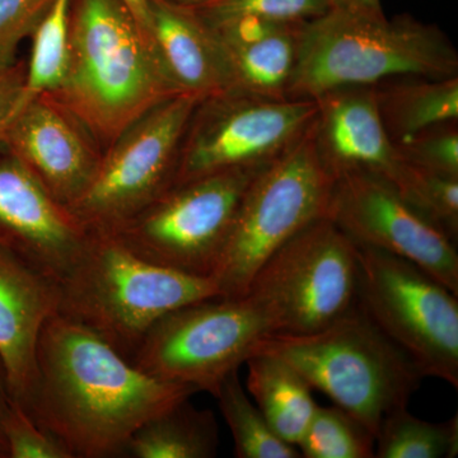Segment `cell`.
I'll return each instance as SVG.
<instances>
[{
    "mask_svg": "<svg viewBox=\"0 0 458 458\" xmlns=\"http://www.w3.org/2000/svg\"><path fill=\"white\" fill-rule=\"evenodd\" d=\"M315 101L313 141L328 174L335 179L367 171L393 179L403 159L382 123L375 86L328 90Z\"/></svg>",
    "mask_w": 458,
    "mask_h": 458,
    "instance_id": "cell-16",
    "label": "cell"
},
{
    "mask_svg": "<svg viewBox=\"0 0 458 458\" xmlns=\"http://www.w3.org/2000/svg\"><path fill=\"white\" fill-rule=\"evenodd\" d=\"M57 310L131 360L150 327L185 304L221 297L212 276L143 260L106 231L89 232L57 283Z\"/></svg>",
    "mask_w": 458,
    "mask_h": 458,
    "instance_id": "cell-4",
    "label": "cell"
},
{
    "mask_svg": "<svg viewBox=\"0 0 458 458\" xmlns=\"http://www.w3.org/2000/svg\"><path fill=\"white\" fill-rule=\"evenodd\" d=\"M69 9L71 0H54L32 35L23 104L33 96L55 89L62 81L68 57Z\"/></svg>",
    "mask_w": 458,
    "mask_h": 458,
    "instance_id": "cell-27",
    "label": "cell"
},
{
    "mask_svg": "<svg viewBox=\"0 0 458 458\" xmlns=\"http://www.w3.org/2000/svg\"><path fill=\"white\" fill-rule=\"evenodd\" d=\"M165 2L180 5V7L197 8L201 7V5L208 4V3H212L214 0H165Z\"/></svg>",
    "mask_w": 458,
    "mask_h": 458,
    "instance_id": "cell-36",
    "label": "cell"
},
{
    "mask_svg": "<svg viewBox=\"0 0 458 458\" xmlns=\"http://www.w3.org/2000/svg\"><path fill=\"white\" fill-rule=\"evenodd\" d=\"M234 442L238 458H298L300 451L276 436L241 384L238 370L229 373L216 396Z\"/></svg>",
    "mask_w": 458,
    "mask_h": 458,
    "instance_id": "cell-23",
    "label": "cell"
},
{
    "mask_svg": "<svg viewBox=\"0 0 458 458\" xmlns=\"http://www.w3.org/2000/svg\"><path fill=\"white\" fill-rule=\"evenodd\" d=\"M148 2L150 38L177 89L198 98L233 89L227 55L213 30L190 8Z\"/></svg>",
    "mask_w": 458,
    "mask_h": 458,
    "instance_id": "cell-18",
    "label": "cell"
},
{
    "mask_svg": "<svg viewBox=\"0 0 458 458\" xmlns=\"http://www.w3.org/2000/svg\"><path fill=\"white\" fill-rule=\"evenodd\" d=\"M245 364L252 401L276 436L297 447L318 408L312 388L297 370L273 355L256 352Z\"/></svg>",
    "mask_w": 458,
    "mask_h": 458,
    "instance_id": "cell-21",
    "label": "cell"
},
{
    "mask_svg": "<svg viewBox=\"0 0 458 458\" xmlns=\"http://www.w3.org/2000/svg\"><path fill=\"white\" fill-rule=\"evenodd\" d=\"M327 216L357 245L411 262L458 295L454 241L401 197L386 177L367 171L339 174L334 179Z\"/></svg>",
    "mask_w": 458,
    "mask_h": 458,
    "instance_id": "cell-13",
    "label": "cell"
},
{
    "mask_svg": "<svg viewBox=\"0 0 458 458\" xmlns=\"http://www.w3.org/2000/svg\"><path fill=\"white\" fill-rule=\"evenodd\" d=\"M246 295L269 316L274 334L321 330L357 303V243L322 216L267 259Z\"/></svg>",
    "mask_w": 458,
    "mask_h": 458,
    "instance_id": "cell-9",
    "label": "cell"
},
{
    "mask_svg": "<svg viewBox=\"0 0 458 458\" xmlns=\"http://www.w3.org/2000/svg\"><path fill=\"white\" fill-rule=\"evenodd\" d=\"M388 181L414 209L456 242L458 176L424 170L403 161Z\"/></svg>",
    "mask_w": 458,
    "mask_h": 458,
    "instance_id": "cell-26",
    "label": "cell"
},
{
    "mask_svg": "<svg viewBox=\"0 0 458 458\" xmlns=\"http://www.w3.org/2000/svg\"><path fill=\"white\" fill-rule=\"evenodd\" d=\"M302 23H276L243 40L219 42L227 55L233 89L267 98H286Z\"/></svg>",
    "mask_w": 458,
    "mask_h": 458,
    "instance_id": "cell-19",
    "label": "cell"
},
{
    "mask_svg": "<svg viewBox=\"0 0 458 458\" xmlns=\"http://www.w3.org/2000/svg\"><path fill=\"white\" fill-rule=\"evenodd\" d=\"M0 144L65 208L89 189L104 153L89 129L49 92L27 99Z\"/></svg>",
    "mask_w": 458,
    "mask_h": 458,
    "instance_id": "cell-14",
    "label": "cell"
},
{
    "mask_svg": "<svg viewBox=\"0 0 458 458\" xmlns=\"http://www.w3.org/2000/svg\"><path fill=\"white\" fill-rule=\"evenodd\" d=\"M199 99L180 95L157 105L104 150L89 189L68 208L87 232L119 227L174 185L181 141Z\"/></svg>",
    "mask_w": 458,
    "mask_h": 458,
    "instance_id": "cell-12",
    "label": "cell"
},
{
    "mask_svg": "<svg viewBox=\"0 0 458 458\" xmlns=\"http://www.w3.org/2000/svg\"><path fill=\"white\" fill-rule=\"evenodd\" d=\"M458 454L457 415L430 423L410 414L408 408L386 415L376 434L377 458H454Z\"/></svg>",
    "mask_w": 458,
    "mask_h": 458,
    "instance_id": "cell-24",
    "label": "cell"
},
{
    "mask_svg": "<svg viewBox=\"0 0 458 458\" xmlns=\"http://www.w3.org/2000/svg\"><path fill=\"white\" fill-rule=\"evenodd\" d=\"M316 113L315 99L267 98L238 89L199 99L181 141L174 185L269 165L309 131Z\"/></svg>",
    "mask_w": 458,
    "mask_h": 458,
    "instance_id": "cell-11",
    "label": "cell"
},
{
    "mask_svg": "<svg viewBox=\"0 0 458 458\" xmlns=\"http://www.w3.org/2000/svg\"><path fill=\"white\" fill-rule=\"evenodd\" d=\"M54 0H0V69L17 62L18 49L49 11Z\"/></svg>",
    "mask_w": 458,
    "mask_h": 458,
    "instance_id": "cell-31",
    "label": "cell"
},
{
    "mask_svg": "<svg viewBox=\"0 0 458 458\" xmlns=\"http://www.w3.org/2000/svg\"><path fill=\"white\" fill-rule=\"evenodd\" d=\"M11 405V396H9L7 385H5L4 375H3L2 366H0V458H8L7 442L4 437V420Z\"/></svg>",
    "mask_w": 458,
    "mask_h": 458,
    "instance_id": "cell-34",
    "label": "cell"
},
{
    "mask_svg": "<svg viewBox=\"0 0 458 458\" xmlns=\"http://www.w3.org/2000/svg\"><path fill=\"white\" fill-rule=\"evenodd\" d=\"M270 334L273 322L254 298L214 297L159 318L131 361L158 381L216 396L225 377L245 364Z\"/></svg>",
    "mask_w": 458,
    "mask_h": 458,
    "instance_id": "cell-7",
    "label": "cell"
},
{
    "mask_svg": "<svg viewBox=\"0 0 458 458\" xmlns=\"http://www.w3.org/2000/svg\"><path fill=\"white\" fill-rule=\"evenodd\" d=\"M3 429L8 458H73L55 437L45 432L26 410L12 399Z\"/></svg>",
    "mask_w": 458,
    "mask_h": 458,
    "instance_id": "cell-30",
    "label": "cell"
},
{
    "mask_svg": "<svg viewBox=\"0 0 458 458\" xmlns=\"http://www.w3.org/2000/svg\"><path fill=\"white\" fill-rule=\"evenodd\" d=\"M358 246L357 303L424 377L458 387V295L411 262Z\"/></svg>",
    "mask_w": 458,
    "mask_h": 458,
    "instance_id": "cell-10",
    "label": "cell"
},
{
    "mask_svg": "<svg viewBox=\"0 0 458 458\" xmlns=\"http://www.w3.org/2000/svg\"><path fill=\"white\" fill-rule=\"evenodd\" d=\"M36 363L25 410L73 458L126 456L132 434L144 423L199 393L146 375L59 313L42 327Z\"/></svg>",
    "mask_w": 458,
    "mask_h": 458,
    "instance_id": "cell-1",
    "label": "cell"
},
{
    "mask_svg": "<svg viewBox=\"0 0 458 458\" xmlns=\"http://www.w3.org/2000/svg\"><path fill=\"white\" fill-rule=\"evenodd\" d=\"M458 75V53L438 27L410 16L394 20L328 11L302 23L288 99H316L344 87L403 77Z\"/></svg>",
    "mask_w": 458,
    "mask_h": 458,
    "instance_id": "cell-3",
    "label": "cell"
},
{
    "mask_svg": "<svg viewBox=\"0 0 458 458\" xmlns=\"http://www.w3.org/2000/svg\"><path fill=\"white\" fill-rule=\"evenodd\" d=\"M330 11L370 18L385 17L381 0H327Z\"/></svg>",
    "mask_w": 458,
    "mask_h": 458,
    "instance_id": "cell-33",
    "label": "cell"
},
{
    "mask_svg": "<svg viewBox=\"0 0 458 458\" xmlns=\"http://www.w3.org/2000/svg\"><path fill=\"white\" fill-rule=\"evenodd\" d=\"M306 458H373L376 436L339 406H318L298 443Z\"/></svg>",
    "mask_w": 458,
    "mask_h": 458,
    "instance_id": "cell-25",
    "label": "cell"
},
{
    "mask_svg": "<svg viewBox=\"0 0 458 458\" xmlns=\"http://www.w3.org/2000/svg\"><path fill=\"white\" fill-rule=\"evenodd\" d=\"M181 401L140 428L126 447L134 458H212L219 445L218 424L210 410Z\"/></svg>",
    "mask_w": 458,
    "mask_h": 458,
    "instance_id": "cell-22",
    "label": "cell"
},
{
    "mask_svg": "<svg viewBox=\"0 0 458 458\" xmlns=\"http://www.w3.org/2000/svg\"><path fill=\"white\" fill-rule=\"evenodd\" d=\"M126 8L131 11L138 25L150 38L149 32V2L148 0H122Z\"/></svg>",
    "mask_w": 458,
    "mask_h": 458,
    "instance_id": "cell-35",
    "label": "cell"
},
{
    "mask_svg": "<svg viewBox=\"0 0 458 458\" xmlns=\"http://www.w3.org/2000/svg\"><path fill=\"white\" fill-rule=\"evenodd\" d=\"M333 183L334 177L319 161L311 123L247 188L212 276L221 297L246 295L267 259L307 225L327 216Z\"/></svg>",
    "mask_w": 458,
    "mask_h": 458,
    "instance_id": "cell-6",
    "label": "cell"
},
{
    "mask_svg": "<svg viewBox=\"0 0 458 458\" xmlns=\"http://www.w3.org/2000/svg\"><path fill=\"white\" fill-rule=\"evenodd\" d=\"M265 165L171 186L146 209L106 232L143 260L189 276H213L246 190Z\"/></svg>",
    "mask_w": 458,
    "mask_h": 458,
    "instance_id": "cell-8",
    "label": "cell"
},
{
    "mask_svg": "<svg viewBox=\"0 0 458 458\" xmlns=\"http://www.w3.org/2000/svg\"><path fill=\"white\" fill-rule=\"evenodd\" d=\"M27 62L18 59L13 65L0 69V141L23 105Z\"/></svg>",
    "mask_w": 458,
    "mask_h": 458,
    "instance_id": "cell-32",
    "label": "cell"
},
{
    "mask_svg": "<svg viewBox=\"0 0 458 458\" xmlns=\"http://www.w3.org/2000/svg\"><path fill=\"white\" fill-rule=\"evenodd\" d=\"M56 310V283L0 250V366L9 396L23 409L35 386L42 327Z\"/></svg>",
    "mask_w": 458,
    "mask_h": 458,
    "instance_id": "cell-17",
    "label": "cell"
},
{
    "mask_svg": "<svg viewBox=\"0 0 458 458\" xmlns=\"http://www.w3.org/2000/svg\"><path fill=\"white\" fill-rule=\"evenodd\" d=\"M89 232L0 144V250L55 282L77 260Z\"/></svg>",
    "mask_w": 458,
    "mask_h": 458,
    "instance_id": "cell-15",
    "label": "cell"
},
{
    "mask_svg": "<svg viewBox=\"0 0 458 458\" xmlns=\"http://www.w3.org/2000/svg\"><path fill=\"white\" fill-rule=\"evenodd\" d=\"M375 89L382 123L394 143L438 123L458 122V75L394 78Z\"/></svg>",
    "mask_w": 458,
    "mask_h": 458,
    "instance_id": "cell-20",
    "label": "cell"
},
{
    "mask_svg": "<svg viewBox=\"0 0 458 458\" xmlns=\"http://www.w3.org/2000/svg\"><path fill=\"white\" fill-rule=\"evenodd\" d=\"M49 93L102 152L148 111L183 95L122 0H71L65 71Z\"/></svg>",
    "mask_w": 458,
    "mask_h": 458,
    "instance_id": "cell-2",
    "label": "cell"
},
{
    "mask_svg": "<svg viewBox=\"0 0 458 458\" xmlns=\"http://www.w3.org/2000/svg\"><path fill=\"white\" fill-rule=\"evenodd\" d=\"M394 146L406 164L458 176V122L438 123Z\"/></svg>",
    "mask_w": 458,
    "mask_h": 458,
    "instance_id": "cell-29",
    "label": "cell"
},
{
    "mask_svg": "<svg viewBox=\"0 0 458 458\" xmlns=\"http://www.w3.org/2000/svg\"><path fill=\"white\" fill-rule=\"evenodd\" d=\"M190 9L207 25L246 17L279 23H304L330 11L327 0H214Z\"/></svg>",
    "mask_w": 458,
    "mask_h": 458,
    "instance_id": "cell-28",
    "label": "cell"
},
{
    "mask_svg": "<svg viewBox=\"0 0 458 458\" xmlns=\"http://www.w3.org/2000/svg\"><path fill=\"white\" fill-rule=\"evenodd\" d=\"M256 352L284 360L310 387L327 394L375 436L386 415L408 408L424 378L358 303L321 330L270 334Z\"/></svg>",
    "mask_w": 458,
    "mask_h": 458,
    "instance_id": "cell-5",
    "label": "cell"
}]
</instances>
